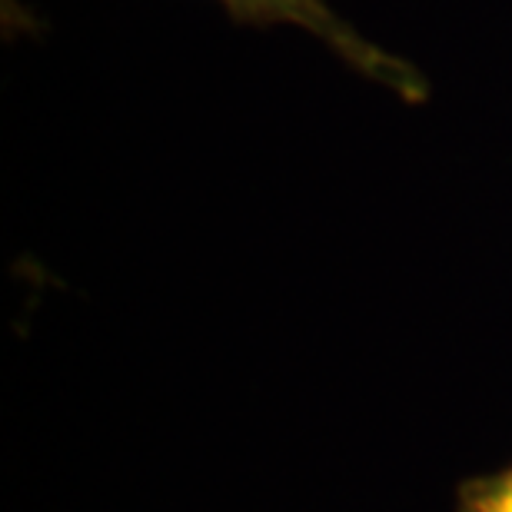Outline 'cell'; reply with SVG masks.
I'll use <instances>...</instances> for the list:
<instances>
[{"mask_svg": "<svg viewBox=\"0 0 512 512\" xmlns=\"http://www.w3.org/2000/svg\"><path fill=\"white\" fill-rule=\"evenodd\" d=\"M217 4L227 10L233 24L243 27H276V24L300 27L306 34L320 37L360 77L393 90L403 104H426L429 97L426 77L413 64L386 54L383 47L366 40L360 30L346 24L323 0H217Z\"/></svg>", "mask_w": 512, "mask_h": 512, "instance_id": "obj_1", "label": "cell"}, {"mask_svg": "<svg viewBox=\"0 0 512 512\" xmlns=\"http://www.w3.org/2000/svg\"><path fill=\"white\" fill-rule=\"evenodd\" d=\"M456 512H512V463L463 479L456 489Z\"/></svg>", "mask_w": 512, "mask_h": 512, "instance_id": "obj_2", "label": "cell"}]
</instances>
